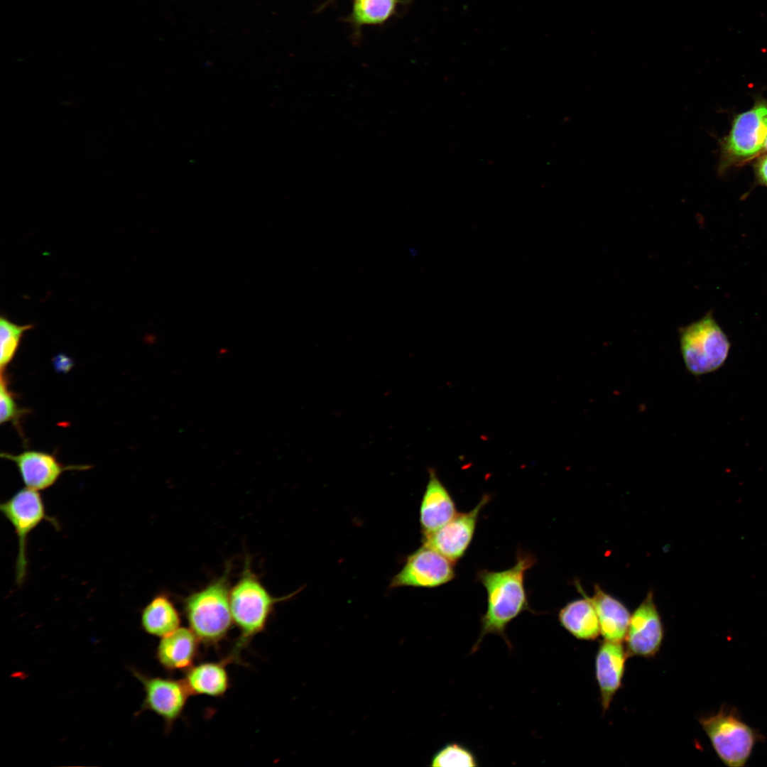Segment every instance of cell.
<instances>
[{
  "label": "cell",
  "instance_id": "cell-10",
  "mask_svg": "<svg viewBox=\"0 0 767 767\" xmlns=\"http://www.w3.org/2000/svg\"><path fill=\"white\" fill-rule=\"evenodd\" d=\"M664 637L662 619L653 592H649L631 615L625 647L629 657L653 658L660 651Z\"/></svg>",
  "mask_w": 767,
  "mask_h": 767
},
{
  "label": "cell",
  "instance_id": "cell-14",
  "mask_svg": "<svg viewBox=\"0 0 767 767\" xmlns=\"http://www.w3.org/2000/svg\"><path fill=\"white\" fill-rule=\"evenodd\" d=\"M429 478L420 506L422 536L429 535L449 522L458 512L456 504L435 471H428Z\"/></svg>",
  "mask_w": 767,
  "mask_h": 767
},
{
  "label": "cell",
  "instance_id": "cell-1",
  "mask_svg": "<svg viewBox=\"0 0 767 767\" xmlns=\"http://www.w3.org/2000/svg\"><path fill=\"white\" fill-rule=\"evenodd\" d=\"M536 561L532 553L518 550L511 567L499 571L486 569L478 571L477 580L486 589L487 606L480 618V632L472 653L477 651L488 634L501 637L508 647L512 648L506 634L509 624L523 611L535 614L529 605L525 576Z\"/></svg>",
  "mask_w": 767,
  "mask_h": 767
},
{
  "label": "cell",
  "instance_id": "cell-17",
  "mask_svg": "<svg viewBox=\"0 0 767 767\" xmlns=\"http://www.w3.org/2000/svg\"><path fill=\"white\" fill-rule=\"evenodd\" d=\"M232 663L227 656L219 661L200 663L186 670L183 680L191 695L224 696L230 687L227 666Z\"/></svg>",
  "mask_w": 767,
  "mask_h": 767
},
{
  "label": "cell",
  "instance_id": "cell-4",
  "mask_svg": "<svg viewBox=\"0 0 767 767\" xmlns=\"http://www.w3.org/2000/svg\"><path fill=\"white\" fill-rule=\"evenodd\" d=\"M699 723L717 756L729 767L745 766L756 742L761 739L734 707L723 705L717 712L701 717Z\"/></svg>",
  "mask_w": 767,
  "mask_h": 767
},
{
  "label": "cell",
  "instance_id": "cell-5",
  "mask_svg": "<svg viewBox=\"0 0 767 767\" xmlns=\"http://www.w3.org/2000/svg\"><path fill=\"white\" fill-rule=\"evenodd\" d=\"M680 344L687 369L696 376L719 369L731 348L728 337L712 312L682 327L680 330Z\"/></svg>",
  "mask_w": 767,
  "mask_h": 767
},
{
  "label": "cell",
  "instance_id": "cell-7",
  "mask_svg": "<svg viewBox=\"0 0 767 767\" xmlns=\"http://www.w3.org/2000/svg\"><path fill=\"white\" fill-rule=\"evenodd\" d=\"M131 672L143 685L145 697L139 713L151 711L160 717L168 734L174 723L183 714L187 700L191 695L183 679L152 676L131 668Z\"/></svg>",
  "mask_w": 767,
  "mask_h": 767
},
{
  "label": "cell",
  "instance_id": "cell-6",
  "mask_svg": "<svg viewBox=\"0 0 767 767\" xmlns=\"http://www.w3.org/2000/svg\"><path fill=\"white\" fill-rule=\"evenodd\" d=\"M0 511L13 528L18 540L16 561V582L20 586L26 579L28 568L27 541L43 521H48L59 528L57 520L48 515L41 494L29 488L21 489L9 499L0 504Z\"/></svg>",
  "mask_w": 767,
  "mask_h": 767
},
{
  "label": "cell",
  "instance_id": "cell-13",
  "mask_svg": "<svg viewBox=\"0 0 767 767\" xmlns=\"http://www.w3.org/2000/svg\"><path fill=\"white\" fill-rule=\"evenodd\" d=\"M629 658L621 642L604 639L599 645L594 660L595 678L599 690L603 714L622 687L626 662Z\"/></svg>",
  "mask_w": 767,
  "mask_h": 767
},
{
  "label": "cell",
  "instance_id": "cell-11",
  "mask_svg": "<svg viewBox=\"0 0 767 767\" xmlns=\"http://www.w3.org/2000/svg\"><path fill=\"white\" fill-rule=\"evenodd\" d=\"M491 497L484 494L474 508L467 512L457 513L449 522L435 532L422 536V542L455 564L467 551L475 533L482 510Z\"/></svg>",
  "mask_w": 767,
  "mask_h": 767
},
{
  "label": "cell",
  "instance_id": "cell-12",
  "mask_svg": "<svg viewBox=\"0 0 767 767\" xmlns=\"http://www.w3.org/2000/svg\"><path fill=\"white\" fill-rule=\"evenodd\" d=\"M1 457L15 464L26 487L38 491L53 486L67 471L90 469L89 465L63 464L55 455L36 450L18 454L1 452Z\"/></svg>",
  "mask_w": 767,
  "mask_h": 767
},
{
  "label": "cell",
  "instance_id": "cell-9",
  "mask_svg": "<svg viewBox=\"0 0 767 767\" xmlns=\"http://www.w3.org/2000/svg\"><path fill=\"white\" fill-rule=\"evenodd\" d=\"M767 138V102H761L738 115L724 143L726 160L741 162L764 148Z\"/></svg>",
  "mask_w": 767,
  "mask_h": 767
},
{
  "label": "cell",
  "instance_id": "cell-16",
  "mask_svg": "<svg viewBox=\"0 0 767 767\" xmlns=\"http://www.w3.org/2000/svg\"><path fill=\"white\" fill-rule=\"evenodd\" d=\"M588 598L595 609L604 639L622 642L631 615L629 609L598 585L594 586L592 597Z\"/></svg>",
  "mask_w": 767,
  "mask_h": 767
},
{
  "label": "cell",
  "instance_id": "cell-25",
  "mask_svg": "<svg viewBox=\"0 0 767 767\" xmlns=\"http://www.w3.org/2000/svg\"><path fill=\"white\" fill-rule=\"evenodd\" d=\"M764 148L767 151V138H766V143H765Z\"/></svg>",
  "mask_w": 767,
  "mask_h": 767
},
{
  "label": "cell",
  "instance_id": "cell-2",
  "mask_svg": "<svg viewBox=\"0 0 767 767\" xmlns=\"http://www.w3.org/2000/svg\"><path fill=\"white\" fill-rule=\"evenodd\" d=\"M248 558L242 572L230 589L229 601L234 624L239 631L232 650L228 654L233 663H239L241 651L252 638L266 627L277 604L288 600L298 591L276 597L262 584L251 567Z\"/></svg>",
  "mask_w": 767,
  "mask_h": 767
},
{
  "label": "cell",
  "instance_id": "cell-3",
  "mask_svg": "<svg viewBox=\"0 0 767 767\" xmlns=\"http://www.w3.org/2000/svg\"><path fill=\"white\" fill-rule=\"evenodd\" d=\"M230 571L228 564L221 576L183 599L189 628L206 647H217L234 624L229 601Z\"/></svg>",
  "mask_w": 767,
  "mask_h": 767
},
{
  "label": "cell",
  "instance_id": "cell-8",
  "mask_svg": "<svg viewBox=\"0 0 767 767\" xmlns=\"http://www.w3.org/2000/svg\"><path fill=\"white\" fill-rule=\"evenodd\" d=\"M455 576L454 562L423 544L406 557L401 570L393 577L389 588H435L450 582Z\"/></svg>",
  "mask_w": 767,
  "mask_h": 767
},
{
  "label": "cell",
  "instance_id": "cell-23",
  "mask_svg": "<svg viewBox=\"0 0 767 767\" xmlns=\"http://www.w3.org/2000/svg\"><path fill=\"white\" fill-rule=\"evenodd\" d=\"M17 396L9 388V380L6 372H1L0 382V423H12L19 434L23 433L20 421L22 417L28 413L27 408L20 407L17 403Z\"/></svg>",
  "mask_w": 767,
  "mask_h": 767
},
{
  "label": "cell",
  "instance_id": "cell-21",
  "mask_svg": "<svg viewBox=\"0 0 767 767\" xmlns=\"http://www.w3.org/2000/svg\"><path fill=\"white\" fill-rule=\"evenodd\" d=\"M433 767H476L479 766L474 753L467 746L455 741L445 744L433 756Z\"/></svg>",
  "mask_w": 767,
  "mask_h": 767
},
{
  "label": "cell",
  "instance_id": "cell-18",
  "mask_svg": "<svg viewBox=\"0 0 767 767\" xmlns=\"http://www.w3.org/2000/svg\"><path fill=\"white\" fill-rule=\"evenodd\" d=\"M583 596L567 602L557 615L560 626L578 640L594 641L601 634L600 626L595 609L581 588L577 584Z\"/></svg>",
  "mask_w": 767,
  "mask_h": 767
},
{
  "label": "cell",
  "instance_id": "cell-15",
  "mask_svg": "<svg viewBox=\"0 0 767 767\" xmlns=\"http://www.w3.org/2000/svg\"><path fill=\"white\" fill-rule=\"evenodd\" d=\"M200 641L190 629L179 627L160 641L156 652L159 664L169 673L186 671L199 656Z\"/></svg>",
  "mask_w": 767,
  "mask_h": 767
},
{
  "label": "cell",
  "instance_id": "cell-19",
  "mask_svg": "<svg viewBox=\"0 0 767 767\" xmlns=\"http://www.w3.org/2000/svg\"><path fill=\"white\" fill-rule=\"evenodd\" d=\"M180 614L171 597L165 592H158L143 608L141 625L148 634L163 638L180 625Z\"/></svg>",
  "mask_w": 767,
  "mask_h": 767
},
{
  "label": "cell",
  "instance_id": "cell-22",
  "mask_svg": "<svg viewBox=\"0 0 767 767\" xmlns=\"http://www.w3.org/2000/svg\"><path fill=\"white\" fill-rule=\"evenodd\" d=\"M396 0H355L354 18L359 23L384 21L393 12Z\"/></svg>",
  "mask_w": 767,
  "mask_h": 767
},
{
  "label": "cell",
  "instance_id": "cell-24",
  "mask_svg": "<svg viewBox=\"0 0 767 767\" xmlns=\"http://www.w3.org/2000/svg\"><path fill=\"white\" fill-rule=\"evenodd\" d=\"M756 172L761 183L767 186V156L758 161Z\"/></svg>",
  "mask_w": 767,
  "mask_h": 767
},
{
  "label": "cell",
  "instance_id": "cell-20",
  "mask_svg": "<svg viewBox=\"0 0 767 767\" xmlns=\"http://www.w3.org/2000/svg\"><path fill=\"white\" fill-rule=\"evenodd\" d=\"M34 327L32 324L17 325L7 317H0V369L6 372L7 366L13 361L18 349L23 334Z\"/></svg>",
  "mask_w": 767,
  "mask_h": 767
}]
</instances>
